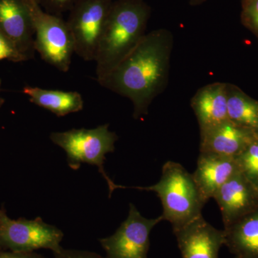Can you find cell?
<instances>
[{
  "mask_svg": "<svg viewBox=\"0 0 258 258\" xmlns=\"http://www.w3.org/2000/svg\"><path fill=\"white\" fill-rule=\"evenodd\" d=\"M182 258H219L225 230H217L203 215L174 232Z\"/></svg>",
  "mask_w": 258,
  "mask_h": 258,
  "instance_id": "8fae6325",
  "label": "cell"
},
{
  "mask_svg": "<svg viewBox=\"0 0 258 258\" xmlns=\"http://www.w3.org/2000/svg\"><path fill=\"white\" fill-rule=\"evenodd\" d=\"M250 1H251V0H241V2H242V5L247 4V3H249V2H250Z\"/></svg>",
  "mask_w": 258,
  "mask_h": 258,
  "instance_id": "484cf974",
  "label": "cell"
},
{
  "mask_svg": "<svg viewBox=\"0 0 258 258\" xmlns=\"http://www.w3.org/2000/svg\"><path fill=\"white\" fill-rule=\"evenodd\" d=\"M52 143L66 152L68 163L71 169H79L83 163L96 166L106 179L109 187V195L123 186L115 184L104 170V161L108 153L115 151V144L118 137L109 130V125H99L92 129L73 128L63 132H52L50 136Z\"/></svg>",
  "mask_w": 258,
  "mask_h": 258,
  "instance_id": "277c9868",
  "label": "cell"
},
{
  "mask_svg": "<svg viewBox=\"0 0 258 258\" xmlns=\"http://www.w3.org/2000/svg\"><path fill=\"white\" fill-rule=\"evenodd\" d=\"M151 8L144 0L113 2L96 57V79L106 78L145 36Z\"/></svg>",
  "mask_w": 258,
  "mask_h": 258,
  "instance_id": "7a4b0ae2",
  "label": "cell"
},
{
  "mask_svg": "<svg viewBox=\"0 0 258 258\" xmlns=\"http://www.w3.org/2000/svg\"><path fill=\"white\" fill-rule=\"evenodd\" d=\"M257 139H258V132H257Z\"/></svg>",
  "mask_w": 258,
  "mask_h": 258,
  "instance_id": "4316f807",
  "label": "cell"
},
{
  "mask_svg": "<svg viewBox=\"0 0 258 258\" xmlns=\"http://www.w3.org/2000/svg\"><path fill=\"white\" fill-rule=\"evenodd\" d=\"M227 95L228 119L239 126L252 131L257 135L258 101L230 83H227Z\"/></svg>",
  "mask_w": 258,
  "mask_h": 258,
  "instance_id": "e0dca14e",
  "label": "cell"
},
{
  "mask_svg": "<svg viewBox=\"0 0 258 258\" xmlns=\"http://www.w3.org/2000/svg\"><path fill=\"white\" fill-rule=\"evenodd\" d=\"M54 258H105L100 254L88 251L62 248L54 253Z\"/></svg>",
  "mask_w": 258,
  "mask_h": 258,
  "instance_id": "7402d4cb",
  "label": "cell"
},
{
  "mask_svg": "<svg viewBox=\"0 0 258 258\" xmlns=\"http://www.w3.org/2000/svg\"><path fill=\"white\" fill-rule=\"evenodd\" d=\"M242 174L258 189V139L235 158Z\"/></svg>",
  "mask_w": 258,
  "mask_h": 258,
  "instance_id": "ac0fdd59",
  "label": "cell"
},
{
  "mask_svg": "<svg viewBox=\"0 0 258 258\" xmlns=\"http://www.w3.org/2000/svg\"><path fill=\"white\" fill-rule=\"evenodd\" d=\"M8 60L14 62H21L28 60V58L19 50L16 45L0 32V60Z\"/></svg>",
  "mask_w": 258,
  "mask_h": 258,
  "instance_id": "d6986e66",
  "label": "cell"
},
{
  "mask_svg": "<svg viewBox=\"0 0 258 258\" xmlns=\"http://www.w3.org/2000/svg\"><path fill=\"white\" fill-rule=\"evenodd\" d=\"M241 21L258 39V0H251L242 5Z\"/></svg>",
  "mask_w": 258,
  "mask_h": 258,
  "instance_id": "ffe728a7",
  "label": "cell"
},
{
  "mask_svg": "<svg viewBox=\"0 0 258 258\" xmlns=\"http://www.w3.org/2000/svg\"><path fill=\"white\" fill-rule=\"evenodd\" d=\"M63 233L60 229L48 225L37 217L28 220L10 219L5 208L0 209V248L18 252H31L48 249L53 253L62 248Z\"/></svg>",
  "mask_w": 258,
  "mask_h": 258,
  "instance_id": "8992f818",
  "label": "cell"
},
{
  "mask_svg": "<svg viewBox=\"0 0 258 258\" xmlns=\"http://www.w3.org/2000/svg\"><path fill=\"white\" fill-rule=\"evenodd\" d=\"M35 52L42 60L61 72H68L76 53L72 34L60 16L42 10L37 0H30Z\"/></svg>",
  "mask_w": 258,
  "mask_h": 258,
  "instance_id": "5b68a950",
  "label": "cell"
},
{
  "mask_svg": "<svg viewBox=\"0 0 258 258\" xmlns=\"http://www.w3.org/2000/svg\"><path fill=\"white\" fill-rule=\"evenodd\" d=\"M172 32L161 28L147 33L140 42L99 84L133 103V116L147 115L153 101L169 82Z\"/></svg>",
  "mask_w": 258,
  "mask_h": 258,
  "instance_id": "6da1fadb",
  "label": "cell"
},
{
  "mask_svg": "<svg viewBox=\"0 0 258 258\" xmlns=\"http://www.w3.org/2000/svg\"><path fill=\"white\" fill-rule=\"evenodd\" d=\"M0 258H46L36 252H18L0 248Z\"/></svg>",
  "mask_w": 258,
  "mask_h": 258,
  "instance_id": "603a6c76",
  "label": "cell"
},
{
  "mask_svg": "<svg viewBox=\"0 0 258 258\" xmlns=\"http://www.w3.org/2000/svg\"><path fill=\"white\" fill-rule=\"evenodd\" d=\"M257 138L254 132L227 120L200 131V152L236 158Z\"/></svg>",
  "mask_w": 258,
  "mask_h": 258,
  "instance_id": "7c38bea8",
  "label": "cell"
},
{
  "mask_svg": "<svg viewBox=\"0 0 258 258\" xmlns=\"http://www.w3.org/2000/svg\"><path fill=\"white\" fill-rule=\"evenodd\" d=\"M213 198L221 211L224 228L258 209V189L240 171L226 181Z\"/></svg>",
  "mask_w": 258,
  "mask_h": 258,
  "instance_id": "9c48e42d",
  "label": "cell"
},
{
  "mask_svg": "<svg viewBox=\"0 0 258 258\" xmlns=\"http://www.w3.org/2000/svg\"><path fill=\"white\" fill-rule=\"evenodd\" d=\"M0 32L28 60L35 55V32L30 0H0Z\"/></svg>",
  "mask_w": 258,
  "mask_h": 258,
  "instance_id": "30bf717a",
  "label": "cell"
},
{
  "mask_svg": "<svg viewBox=\"0 0 258 258\" xmlns=\"http://www.w3.org/2000/svg\"><path fill=\"white\" fill-rule=\"evenodd\" d=\"M132 188L157 193L162 204L163 219L170 222L173 232L203 215L205 203L192 174L179 163L166 161L157 184Z\"/></svg>",
  "mask_w": 258,
  "mask_h": 258,
  "instance_id": "3957f363",
  "label": "cell"
},
{
  "mask_svg": "<svg viewBox=\"0 0 258 258\" xmlns=\"http://www.w3.org/2000/svg\"><path fill=\"white\" fill-rule=\"evenodd\" d=\"M224 230L225 245L235 258H258V209Z\"/></svg>",
  "mask_w": 258,
  "mask_h": 258,
  "instance_id": "9a60e30c",
  "label": "cell"
},
{
  "mask_svg": "<svg viewBox=\"0 0 258 258\" xmlns=\"http://www.w3.org/2000/svg\"><path fill=\"white\" fill-rule=\"evenodd\" d=\"M43 5L47 13L60 16L62 13L71 11L77 0H37Z\"/></svg>",
  "mask_w": 258,
  "mask_h": 258,
  "instance_id": "44dd1931",
  "label": "cell"
},
{
  "mask_svg": "<svg viewBox=\"0 0 258 258\" xmlns=\"http://www.w3.org/2000/svg\"><path fill=\"white\" fill-rule=\"evenodd\" d=\"M23 93L37 106L52 112L58 117L82 111L84 101L77 91H63L25 86Z\"/></svg>",
  "mask_w": 258,
  "mask_h": 258,
  "instance_id": "2e32d148",
  "label": "cell"
},
{
  "mask_svg": "<svg viewBox=\"0 0 258 258\" xmlns=\"http://www.w3.org/2000/svg\"><path fill=\"white\" fill-rule=\"evenodd\" d=\"M1 86L2 81L1 80H0V108H1V107L3 106V105L5 103L4 98H3V97L1 96Z\"/></svg>",
  "mask_w": 258,
  "mask_h": 258,
  "instance_id": "d4e9b609",
  "label": "cell"
},
{
  "mask_svg": "<svg viewBox=\"0 0 258 258\" xmlns=\"http://www.w3.org/2000/svg\"><path fill=\"white\" fill-rule=\"evenodd\" d=\"M162 220V215L146 218L130 203L126 220L113 235L100 240L106 258H147L151 232Z\"/></svg>",
  "mask_w": 258,
  "mask_h": 258,
  "instance_id": "ba28073f",
  "label": "cell"
},
{
  "mask_svg": "<svg viewBox=\"0 0 258 258\" xmlns=\"http://www.w3.org/2000/svg\"><path fill=\"white\" fill-rule=\"evenodd\" d=\"M200 130L223 123L227 115V83L215 82L200 88L190 102Z\"/></svg>",
  "mask_w": 258,
  "mask_h": 258,
  "instance_id": "5bb4252c",
  "label": "cell"
},
{
  "mask_svg": "<svg viewBox=\"0 0 258 258\" xmlns=\"http://www.w3.org/2000/svg\"><path fill=\"white\" fill-rule=\"evenodd\" d=\"M206 1L208 0H189V5L191 6H198V5H203Z\"/></svg>",
  "mask_w": 258,
  "mask_h": 258,
  "instance_id": "cb8c5ba5",
  "label": "cell"
},
{
  "mask_svg": "<svg viewBox=\"0 0 258 258\" xmlns=\"http://www.w3.org/2000/svg\"><path fill=\"white\" fill-rule=\"evenodd\" d=\"M238 171L235 158L200 152L192 176L205 203L213 198L217 190Z\"/></svg>",
  "mask_w": 258,
  "mask_h": 258,
  "instance_id": "4fadbf2b",
  "label": "cell"
},
{
  "mask_svg": "<svg viewBox=\"0 0 258 258\" xmlns=\"http://www.w3.org/2000/svg\"><path fill=\"white\" fill-rule=\"evenodd\" d=\"M113 0H77L67 24L76 53L86 61L96 59L97 50Z\"/></svg>",
  "mask_w": 258,
  "mask_h": 258,
  "instance_id": "52a82bcc",
  "label": "cell"
}]
</instances>
